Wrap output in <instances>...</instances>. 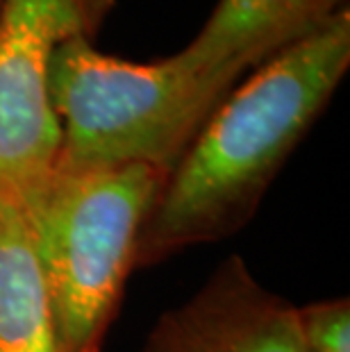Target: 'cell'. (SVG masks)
I'll list each match as a JSON object with an SVG mask.
<instances>
[{"instance_id": "cell-1", "label": "cell", "mask_w": 350, "mask_h": 352, "mask_svg": "<svg viewBox=\"0 0 350 352\" xmlns=\"http://www.w3.org/2000/svg\"><path fill=\"white\" fill-rule=\"evenodd\" d=\"M350 66V10L289 43L234 85L164 182L137 264L205 243L250 216Z\"/></svg>"}, {"instance_id": "cell-7", "label": "cell", "mask_w": 350, "mask_h": 352, "mask_svg": "<svg viewBox=\"0 0 350 352\" xmlns=\"http://www.w3.org/2000/svg\"><path fill=\"white\" fill-rule=\"evenodd\" d=\"M0 352H62L28 214L0 207Z\"/></svg>"}, {"instance_id": "cell-3", "label": "cell", "mask_w": 350, "mask_h": 352, "mask_svg": "<svg viewBox=\"0 0 350 352\" xmlns=\"http://www.w3.org/2000/svg\"><path fill=\"white\" fill-rule=\"evenodd\" d=\"M166 177L148 164L57 170L28 214L62 352H100Z\"/></svg>"}, {"instance_id": "cell-2", "label": "cell", "mask_w": 350, "mask_h": 352, "mask_svg": "<svg viewBox=\"0 0 350 352\" xmlns=\"http://www.w3.org/2000/svg\"><path fill=\"white\" fill-rule=\"evenodd\" d=\"M184 52L128 62L71 36L50 64V102L62 132L57 170L148 164L171 173L230 91Z\"/></svg>"}, {"instance_id": "cell-6", "label": "cell", "mask_w": 350, "mask_h": 352, "mask_svg": "<svg viewBox=\"0 0 350 352\" xmlns=\"http://www.w3.org/2000/svg\"><path fill=\"white\" fill-rule=\"evenodd\" d=\"M346 0H219L182 52L200 71L234 87L245 71L327 23Z\"/></svg>"}, {"instance_id": "cell-4", "label": "cell", "mask_w": 350, "mask_h": 352, "mask_svg": "<svg viewBox=\"0 0 350 352\" xmlns=\"http://www.w3.org/2000/svg\"><path fill=\"white\" fill-rule=\"evenodd\" d=\"M114 0H0V207L30 214L57 173L62 132L50 64L98 32Z\"/></svg>"}, {"instance_id": "cell-5", "label": "cell", "mask_w": 350, "mask_h": 352, "mask_svg": "<svg viewBox=\"0 0 350 352\" xmlns=\"http://www.w3.org/2000/svg\"><path fill=\"white\" fill-rule=\"evenodd\" d=\"M146 352H303L298 307L264 289L234 254L162 316Z\"/></svg>"}, {"instance_id": "cell-8", "label": "cell", "mask_w": 350, "mask_h": 352, "mask_svg": "<svg viewBox=\"0 0 350 352\" xmlns=\"http://www.w3.org/2000/svg\"><path fill=\"white\" fill-rule=\"evenodd\" d=\"M303 352H350V300L311 302L298 309Z\"/></svg>"}]
</instances>
